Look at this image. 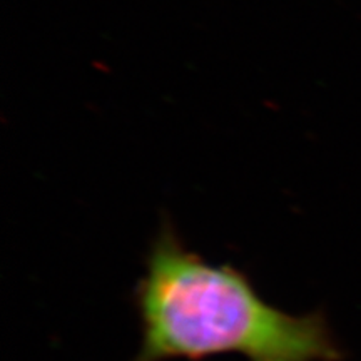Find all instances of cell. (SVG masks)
<instances>
[{"instance_id":"obj_1","label":"cell","mask_w":361,"mask_h":361,"mask_svg":"<svg viewBox=\"0 0 361 361\" xmlns=\"http://www.w3.org/2000/svg\"><path fill=\"white\" fill-rule=\"evenodd\" d=\"M142 343L133 361H200L236 353L250 361H340L323 313L295 316L266 303L231 264L214 266L164 226L134 291Z\"/></svg>"}]
</instances>
